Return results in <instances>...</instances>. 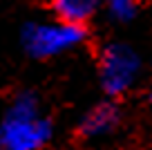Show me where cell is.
Masks as SVG:
<instances>
[{
  "mask_svg": "<svg viewBox=\"0 0 152 150\" xmlns=\"http://www.w3.org/2000/svg\"><path fill=\"white\" fill-rule=\"evenodd\" d=\"M52 135V119L43 114L40 99L29 90L18 92L0 123V150H40Z\"/></svg>",
  "mask_w": 152,
  "mask_h": 150,
  "instance_id": "obj_1",
  "label": "cell"
},
{
  "mask_svg": "<svg viewBox=\"0 0 152 150\" xmlns=\"http://www.w3.org/2000/svg\"><path fill=\"white\" fill-rule=\"evenodd\" d=\"M85 40H87V29L83 25H72L58 18L52 20V23L29 20L20 29L23 49L31 58H38V61L72 52L76 47H81Z\"/></svg>",
  "mask_w": 152,
  "mask_h": 150,
  "instance_id": "obj_2",
  "label": "cell"
},
{
  "mask_svg": "<svg viewBox=\"0 0 152 150\" xmlns=\"http://www.w3.org/2000/svg\"><path fill=\"white\" fill-rule=\"evenodd\" d=\"M141 56L125 43H107L99 54V81L110 99H119L137 85Z\"/></svg>",
  "mask_w": 152,
  "mask_h": 150,
  "instance_id": "obj_3",
  "label": "cell"
},
{
  "mask_svg": "<svg viewBox=\"0 0 152 150\" xmlns=\"http://www.w3.org/2000/svg\"><path fill=\"white\" fill-rule=\"evenodd\" d=\"M119 121H121L119 103H116L114 99H107V101L96 103L92 110H87V112L83 114V119L78 121V128H76V135L81 137V139L105 137V135L116 130Z\"/></svg>",
  "mask_w": 152,
  "mask_h": 150,
  "instance_id": "obj_4",
  "label": "cell"
},
{
  "mask_svg": "<svg viewBox=\"0 0 152 150\" xmlns=\"http://www.w3.org/2000/svg\"><path fill=\"white\" fill-rule=\"evenodd\" d=\"M103 7V0H52V14L58 20L85 27Z\"/></svg>",
  "mask_w": 152,
  "mask_h": 150,
  "instance_id": "obj_5",
  "label": "cell"
},
{
  "mask_svg": "<svg viewBox=\"0 0 152 150\" xmlns=\"http://www.w3.org/2000/svg\"><path fill=\"white\" fill-rule=\"evenodd\" d=\"M103 7L112 23L125 25L137 18L139 9H141V2L139 0H103Z\"/></svg>",
  "mask_w": 152,
  "mask_h": 150,
  "instance_id": "obj_6",
  "label": "cell"
},
{
  "mask_svg": "<svg viewBox=\"0 0 152 150\" xmlns=\"http://www.w3.org/2000/svg\"><path fill=\"white\" fill-rule=\"evenodd\" d=\"M150 101H152V88H150Z\"/></svg>",
  "mask_w": 152,
  "mask_h": 150,
  "instance_id": "obj_7",
  "label": "cell"
}]
</instances>
